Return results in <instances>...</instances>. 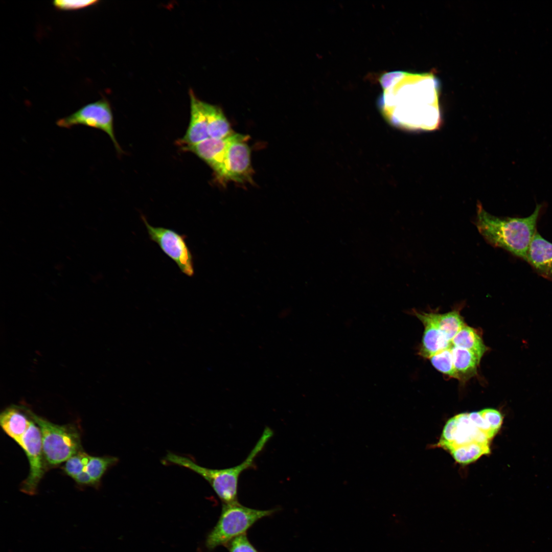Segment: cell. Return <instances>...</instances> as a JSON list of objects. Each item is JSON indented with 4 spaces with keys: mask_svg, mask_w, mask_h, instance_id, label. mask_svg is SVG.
I'll list each match as a JSON object with an SVG mask.
<instances>
[{
    "mask_svg": "<svg viewBox=\"0 0 552 552\" xmlns=\"http://www.w3.org/2000/svg\"><path fill=\"white\" fill-rule=\"evenodd\" d=\"M378 99L382 114L392 125L408 130H433L441 123L440 83L433 73L393 72L382 76Z\"/></svg>",
    "mask_w": 552,
    "mask_h": 552,
    "instance_id": "6da1fadb",
    "label": "cell"
},
{
    "mask_svg": "<svg viewBox=\"0 0 552 552\" xmlns=\"http://www.w3.org/2000/svg\"><path fill=\"white\" fill-rule=\"evenodd\" d=\"M542 207V204H537L533 213L526 217L503 218L491 215L478 204L475 224L490 244L526 261Z\"/></svg>",
    "mask_w": 552,
    "mask_h": 552,
    "instance_id": "7a4b0ae2",
    "label": "cell"
},
{
    "mask_svg": "<svg viewBox=\"0 0 552 552\" xmlns=\"http://www.w3.org/2000/svg\"><path fill=\"white\" fill-rule=\"evenodd\" d=\"M272 435V430L266 427L246 459L239 465L231 468L214 469L203 467L189 457L173 453L167 454L165 462L195 472L210 484L223 503H235L238 502V489L240 475L254 466L256 457Z\"/></svg>",
    "mask_w": 552,
    "mask_h": 552,
    "instance_id": "3957f363",
    "label": "cell"
},
{
    "mask_svg": "<svg viewBox=\"0 0 552 552\" xmlns=\"http://www.w3.org/2000/svg\"><path fill=\"white\" fill-rule=\"evenodd\" d=\"M276 509L261 510L241 504L239 502L222 503L219 518L205 540L206 547L213 550L220 545L225 546L235 538L246 534L259 520L269 516Z\"/></svg>",
    "mask_w": 552,
    "mask_h": 552,
    "instance_id": "277c9868",
    "label": "cell"
},
{
    "mask_svg": "<svg viewBox=\"0 0 552 552\" xmlns=\"http://www.w3.org/2000/svg\"><path fill=\"white\" fill-rule=\"evenodd\" d=\"M30 417L38 427L45 461L55 466L82 451L80 434L71 425L53 423L29 410Z\"/></svg>",
    "mask_w": 552,
    "mask_h": 552,
    "instance_id": "5b68a950",
    "label": "cell"
},
{
    "mask_svg": "<svg viewBox=\"0 0 552 552\" xmlns=\"http://www.w3.org/2000/svg\"><path fill=\"white\" fill-rule=\"evenodd\" d=\"M150 239L177 265L182 273L192 277L194 274L193 257L186 242L187 236L176 231L150 225L142 216Z\"/></svg>",
    "mask_w": 552,
    "mask_h": 552,
    "instance_id": "8992f818",
    "label": "cell"
},
{
    "mask_svg": "<svg viewBox=\"0 0 552 552\" xmlns=\"http://www.w3.org/2000/svg\"><path fill=\"white\" fill-rule=\"evenodd\" d=\"M56 124L68 129L81 125L100 129L109 136L117 152H122L115 136L111 107L105 99L83 106L71 114L58 120Z\"/></svg>",
    "mask_w": 552,
    "mask_h": 552,
    "instance_id": "52a82bcc",
    "label": "cell"
},
{
    "mask_svg": "<svg viewBox=\"0 0 552 552\" xmlns=\"http://www.w3.org/2000/svg\"><path fill=\"white\" fill-rule=\"evenodd\" d=\"M247 139V136L241 134L233 133L231 135L225 154L223 182L233 181L245 183L252 181L253 170Z\"/></svg>",
    "mask_w": 552,
    "mask_h": 552,
    "instance_id": "ba28073f",
    "label": "cell"
},
{
    "mask_svg": "<svg viewBox=\"0 0 552 552\" xmlns=\"http://www.w3.org/2000/svg\"><path fill=\"white\" fill-rule=\"evenodd\" d=\"M490 439L470 420L468 413H461L446 423L438 446L450 452L471 443L490 444Z\"/></svg>",
    "mask_w": 552,
    "mask_h": 552,
    "instance_id": "9c48e42d",
    "label": "cell"
},
{
    "mask_svg": "<svg viewBox=\"0 0 552 552\" xmlns=\"http://www.w3.org/2000/svg\"><path fill=\"white\" fill-rule=\"evenodd\" d=\"M36 425L32 420L23 438L22 447L28 459L29 473L21 484L20 491L30 495L36 494L38 485L45 473L47 463L42 449L40 431Z\"/></svg>",
    "mask_w": 552,
    "mask_h": 552,
    "instance_id": "30bf717a",
    "label": "cell"
},
{
    "mask_svg": "<svg viewBox=\"0 0 552 552\" xmlns=\"http://www.w3.org/2000/svg\"><path fill=\"white\" fill-rule=\"evenodd\" d=\"M230 136L222 139L209 138L197 144L181 148L194 153L204 161L214 171L217 179L223 182L225 154Z\"/></svg>",
    "mask_w": 552,
    "mask_h": 552,
    "instance_id": "8fae6325",
    "label": "cell"
},
{
    "mask_svg": "<svg viewBox=\"0 0 552 552\" xmlns=\"http://www.w3.org/2000/svg\"><path fill=\"white\" fill-rule=\"evenodd\" d=\"M190 96V121L185 135L178 141L181 147L195 145L210 138L204 102L198 99L192 90Z\"/></svg>",
    "mask_w": 552,
    "mask_h": 552,
    "instance_id": "7c38bea8",
    "label": "cell"
},
{
    "mask_svg": "<svg viewBox=\"0 0 552 552\" xmlns=\"http://www.w3.org/2000/svg\"><path fill=\"white\" fill-rule=\"evenodd\" d=\"M29 410L25 406L13 405L5 409L0 415L2 429L21 448L23 438L32 421Z\"/></svg>",
    "mask_w": 552,
    "mask_h": 552,
    "instance_id": "4fadbf2b",
    "label": "cell"
},
{
    "mask_svg": "<svg viewBox=\"0 0 552 552\" xmlns=\"http://www.w3.org/2000/svg\"><path fill=\"white\" fill-rule=\"evenodd\" d=\"M526 261L539 275L552 282V243L537 231L529 245Z\"/></svg>",
    "mask_w": 552,
    "mask_h": 552,
    "instance_id": "5bb4252c",
    "label": "cell"
},
{
    "mask_svg": "<svg viewBox=\"0 0 552 552\" xmlns=\"http://www.w3.org/2000/svg\"><path fill=\"white\" fill-rule=\"evenodd\" d=\"M410 313L416 316L424 326L422 344L419 351V355L425 358H430L439 352L452 347L451 342L445 338L428 317L426 312L412 309L410 311Z\"/></svg>",
    "mask_w": 552,
    "mask_h": 552,
    "instance_id": "9a60e30c",
    "label": "cell"
},
{
    "mask_svg": "<svg viewBox=\"0 0 552 552\" xmlns=\"http://www.w3.org/2000/svg\"><path fill=\"white\" fill-rule=\"evenodd\" d=\"M453 346L472 353L479 360L488 351L481 335L476 329L465 325L451 341Z\"/></svg>",
    "mask_w": 552,
    "mask_h": 552,
    "instance_id": "2e32d148",
    "label": "cell"
},
{
    "mask_svg": "<svg viewBox=\"0 0 552 552\" xmlns=\"http://www.w3.org/2000/svg\"><path fill=\"white\" fill-rule=\"evenodd\" d=\"M426 314L445 338L450 342L465 325L458 309L443 314L433 312H426Z\"/></svg>",
    "mask_w": 552,
    "mask_h": 552,
    "instance_id": "e0dca14e",
    "label": "cell"
},
{
    "mask_svg": "<svg viewBox=\"0 0 552 552\" xmlns=\"http://www.w3.org/2000/svg\"><path fill=\"white\" fill-rule=\"evenodd\" d=\"M204 108L210 138L222 139L233 134L228 121L219 107L204 102Z\"/></svg>",
    "mask_w": 552,
    "mask_h": 552,
    "instance_id": "ac0fdd59",
    "label": "cell"
},
{
    "mask_svg": "<svg viewBox=\"0 0 552 552\" xmlns=\"http://www.w3.org/2000/svg\"><path fill=\"white\" fill-rule=\"evenodd\" d=\"M451 350L458 380L466 381L474 376L480 360L466 349L452 346Z\"/></svg>",
    "mask_w": 552,
    "mask_h": 552,
    "instance_id": "d6986e66",
    "label": "cell"
},
{
    "mask_svg": "<svg viewBox=\"0 0 552 552\" xmlns=\"http://www.w3.org/2000/svg\"><path fill=\"white\" fill-rule=\"evenodd\" d=\"M490 444L471 443L458 446L450 453L455 461L461 464L473 462L484 454L490 453Z\"/></svg>",
    "mask_w": 552,
    "mask_h": 552,
    "instance_id": "ffe728a7",
    "label": "cell"
},
{
    "mask_svg": "<svg viewBox=\"0 0 552 552\" xmlns=\"http://www.w3.org/2000/svg\"><path fill=\"white\" fill-rule=\"evenodd\" d=\"M118 458L114 456H92L90 455L89 461L83 471H85L91 478L93 485H98L103 475L111 467L118 462Z\"/></svg>",
    "mask_w": 552,
    "mask_h": 552,
    "instance_id": "44dd1931",
    "label": "cell"
},
{
    "mask_svg": "<svg viewBox=\"0 0 552 552\" xmlns=\"http://www.w3.org/2000/svg\"><path fill=\"white\" fill-rule=\"evenodd\" d=\"M451 348L439 352L429 359L432 365L438 371L450 377L458 379L454 366Z\"/></svg>",
    "mask_w": 552,
    "mask_h": 552,
    "instance_id": "7402d4cb",
    "label": "cell"
},
{
    "mask_svg": "<svg viewBox=\"0 0 552 552\" xmlns=\"http://www.w3.org/2000/svg\"><path fill=\"white\" fill-rule=\"evenodd\" d=\"M90 455L81 451L68 458L66 462L63 470L65 473L74 478L83 471L87 465Z\"/></svg>",
    "mask_w": 552,
    "mask_h": 552,
    "instance_id": "603a6c76",
    "label": "cell"
},
{
    "mask_svg": "<svg viewBox=\"0 0 552 552\" xmlns=\"http://www.w3.org/2000/svg\"><path fill=\"white\" fill-rule=\"evenodd\" d=\"M225 546L229 552H259L249 541L246 534L235 538Z\"/></svg>",
    "mask_w": 552,
    "mask_h": 552,
    "instance_id": "cb8c5ba5",
    "label": "cell"
},
{
    "mask_svg": "<svg viewBox=\"0 0 552 552\" xmlns=\"http://www.w3.org/2000/svg\"><path fill=\"white\" fill-rule=\"evenodd\" d=\"M98 2L96 0H56L53 2V4L58 9L71 10L85 8Z\"/></svg>",
    "mask_w": 552,
    "mask_h": 552,
    "instance_id": "d4e9b609",
    "label": "cell"
},
{
    "mask_svg": "<svg viewBox=\"0 0 552 552\" xmlns=\"http://www.w3.org/2000/svg\"><path fill=\"white\" fill-rule=\"evenodd\" d=\"M479 412L492 429L498 432L503 421V416L500 412L493 408H486Z\"/></svg>",
    "mask_w": 552,
    "mask_h": 552,
    "instance_id": "484cf974",
    "label": "cell"
},
{
    "mask_svg": "<svg viewBox=\"0 0 552 552\" xmlns=\"http://www.w3.org/2000/svg\"><path fill=\"white\" fill-rule=\"evenodd\" d=\"M74 479L78 484L82 485H93L92 480L89 475L84 471L77 475Z\"/></svg>",
    "mask_w": 552,
    "mask_h": 552,
    "instance_id": "4316f807",
    "label": "cell"
}]
</instances>
